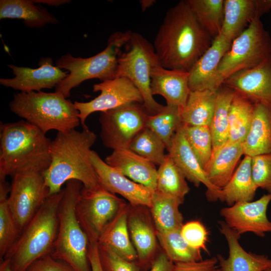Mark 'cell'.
I'll list each match as a JSON object with an SVG mask.
<instances>
[{
    "label": "cell",
    "instance_id": "30bf717a",
    "mask_svg": "<svg viewBox=\"0 0 271 271\" xmlns=\"http://www.w3.org/2000/svg\"><path fill=\"white\" fill-rule=\"evenodd\" d=\"M126 204L123 200L101 186L90 189L83 186L75 212L89 242H98L107 224Z\"/></svg>",
    "mask_w": 271,
    "mask_h": 271
},
{
    "label": "cell",
    "instance_id": "8d00e7d4",
    "mask_svg": "<svg viewBox=\"0 0 271 271\" xmlns=\"http://www.w3.org/2000/svg\"><path fill=\"white\" fill-rule=\"evenodd\" d=\"M181 229L164 232L156 231L157 239L164 252L174 263L202 260L201 250L193 248L186 242L181 235Z\"/></svg>",
    "mask_w": 271,
    "mask_h": 271
},
{
    "label": "cell",
    "instance_id": "d4e9b609",
    "mask_svg": "<svg viewBox=\"0 0 271 271\" xmlns=\"http://www.w3.org/2000/svg\"><path fill=\"white\" fill-rule=\"evenodd\" d=\"M243 155V143L227 141L212 150L211 156L204 167L210 182L222 189L229 182L241 156Z\"/></svg>",
    "mask_w": 271,
    "mask_h": 271
},
{
    "label": "cell",
    "instance_id": "681fc988",
    "mask_svg": "<svg viewBox=\"0 0 271 271\" xmlns=\"http://www.w3.org/2000/svg\"><path fill=\"white\" fill-rule=\"evenodd\" d=\"M0 271H13L10 261L8 259H2L0 263Z\"/></svg>",
    "mask_w": 271,
    "mask_h": 271
},
{
    "label": "cell",
    "instance_id": "4fadbf2b",
    "mask_svg": "<svg viewBox=\"0 0 271 271\" xmlns=\"http://www.w3.org/2000/svg\"><path fill=\"white\" fill-rule=\"evenodd\" d=\"M93 91H100L93 99L85 102L75 101L82 126L87 117L93 112H103L117 108L131 102L143 103L142 95L135 85L127 78L117 77L102 81L93 86Z\"/></svg>",
    "mask_w": 271,
    "mask_h": 271
},
{
    "label": "cell",
    "instance_id": "cb8c5ba5",
    "mask_svg": "<svg viewBox=\"0 0 271 271\" xmlns=\"http://www.w3.org/2000/svg\"><path fill=\"white\" fill-rule=\"evenodd\" d=\"M145 206H131L128 216L129 233L138 255L139 264L153 260L157 247L156 230Z\"/></svg>",
    "mask_w": 271,
    "mask_h": 271
},
{
    "label": "cell",
    "instance_id": "f907efd6",
    "mask_svg": "<svg viewBox=\"0 0 271 271\" xmlns=\"http://www.w3.org/2000/svg\"><path fill=\"white\" fill-rule=\"evenodd\" d=\"M155 1L154 0H142L140 1L141 5V8L143 11H145L147 9L149 8L153 5L155 3Z\"/></svg>",
    "mask_w": 271,
    "mask_h": 271
},
{
    "label": "cell",
    "instance_id": "f35d334b",
    "mask_svg": "<svg viewBox=\"0 0 271 271\" xmlns=\"http://www.w3.org/2000/svg\"><path fill=\"white\" fill-rule=\"evenodd\" d=\"M128 149L134 153L159 166L164 161L166 146L163 140L147 127L141 129L131 141Z\"/></svg>",
    "mask_w": 271,
    "mask_h": 271
},
{
    "label": "cell",
    "instance_id": "603a6c76",
    "mask_svg": "<svg viewBox=\"0 0 271 271\" xmlns=\"http://www.w3.org/2000/svg\"><path fill=\"white\" fill-rule=\"evenodd\" d=\"M104 161L132 181L156 190L158 170L155 165L129 149L113 150Z\"/></svg>",
    "mask_w": 271,
    "mask_h": 271
},
{
    "label": "cell",
    "instance_id": "277c9868",
    "mask_svg": "<svg viewBox=\"0 0 271 271\" xmlns=\"http://www.w3.org/2000/svg\"><path fill=\"white\" fill-rule=\"evenodd\" d=\"M63 189L49 195L3 259L13 271H27L37 260L50 254L58 228V208Z\"/></svg>",
    "mask_w": 271,
    "mask_h": 271
},
{
    "label": "cell",
    "instance_id": "4316f807",
    "mask_svg": "<svg viewBox=\"0 0 271 271\" xmlns=\"http://www.w3.org/2000/svg\"><path fill=\"white\" fill-rule=\"evenodd\" d=\"M243 155L251 157L271 154V111L261 104H255L248 133L243 143Z\"/></svg>",
    "mask_w": 271,
    "mask_h": 271
},
{
    "label": "cell",
    "instance_id": "7dc6e473",
    "mask_svg": "<svg viewBox=\"0 0 271 271\" xmlns=\"http://www.w3.org/2000/svg\"><path fill=\"white\" fill-rule=\"evenodd\" d=\"M88 258L91 271H103L98 254L97 242H89Z\"/></svg>",
    "mask_w": 271,
    "mask_h": 271
},
{
    "label": "cell",
    "instance_id": "f1b7e54d",
    "mask_svg": "<svg viewBox=\"0 0 271 271\" xmlns=\"http://www.w3.org/2000/svg\"><path fill=\"white\" fill-rule=\"evenodd\" d=\"M257 188L251 174V157L245 156L231 179L221 189L222 201L229 206L238 202L251 201Z\"/></svg>",
    "mask_w": 271,
    "mask_h": 271
},
{
    "label": "cell",
    "instance_id": "e0dca14e",
    "mask_svg": "<svg viewBox=\"0 0 271 271\" xmlns=\"http://www.w3.org/2000/svg\"><path fill=\"white\" fill-rule=\"evenodd\" d=\"M38 66L33 69L8 64L15 77L1 78L0 84L21 92L40 91L42 89L56 87L69 73L54 66L50 57L41 58Z\"/></svg>",
    "mask_w": 271,
    "mask_h": 271
},
{
    "label": "cell",
    "instance_id": "ee69618b",
    "mask_svg": "<svg viewBox=\"0 0 271 271\" xmlns=\"http://www.w3.org/2000/svg\"><path fill=\"white\" fill-rule=\"evenodd\" d=\"M27 271H74V270L65 262L54 258L50 254H48L35 261Z\"/></svg>",
    "mask_w": 271,
    "mask_h": 271
},
{
    "label": "cell",
    "instance_id": "9a60e30c",
    "mask_svg": "<svg viewBox=\"0 0 271 271\" xmlns=\"http://www.w3.org/2000/svg\"><path fill=\"white\" fill-rule=\"evenodd\" d=\"M90 159L102 188L122 196L131 206L151 207L154 190L132 181L119 173L103 161L94 151L91 152Z\"/></svg>",
    "mask_w": 271,
    "mask_h": 271
},
{
    "label": "cell",
    "instance_id": "b9f144b4",
    "mask_svg": "<svg viewBox=\"0 0 271 271\" xmlns=\"http://www.w3.org/2000/svg\"><path fill=\"white\" fill-rule=\"evenodd\" d=\"M251 174L256 188L271 193V154L251 157Z\"/></svg>",
    "mask_w": 271,
    "mask_h": 271
},
{
    "label": "cell",
    "instance_id": "d6a6232c",
    "mask_svg": "<svg viewBox=\"0 0 271 271\" xmlns=\"http://www.w3.org/2000/svg\"><path fill=\"white\" fill-rule=\"evenodd\" d=\"M254 104L245 97L234 91L229 112L228 141L243 143L251 124Z\"/></svg>",
    "mask_w": 271,
    "mask_h": 271
},
{
    "label": "cell",
    "instance_id": "6da1fadb",
    "mask_svg": "<svg viewBox=\"0 0 271 271\" xmlns=\"http://www.w3.org/2000/svg\"><path fill=\"white\" fill-rule=\"evenodd\" d=\"M213 40L186 1H181L167 12L153 46L162 67L189 72Z\"/></svg>",
    "mask_w": 271,
    "mask_h": 271
},
{
    "label": "cell",
    "instance_id": "5bb4252c",
    "mask_svg": "<svg viewBox=\"0 0 271 271\" xmlns=\"http://www.w3.org/2000/svg\"><path fill=\"white\" fill-rule=\"evenodd\" d=\"M271 193L264 194L254 201L238 202L221 209L220 215L225 223L239 235L251 232L264 237L271 232V222L266 215Z\"/></svg>",
    "mask_w": 271,
    "mask_h": 271
},
{
    "label": "cell",
    "instance_id": "484cf974",
    "mask_svg": "<svg viewBox=\"0 0 271 271\" xmlns=\"http://www.w3.org/2000/svg\"><path fill=\"white\" fill-rule=\"evenodd\" d=\"M129 209V204L120 208L105 228L97 243L108 245L127 260L136 261L138 255L130 241L127 224Z\"/></svg>",
    "mask_w": 271,
    "mask_h": 271
},
{
    "label": "cell",
    "instance_id": "f546056e",
    "mask_svg": "<svg viewBox=\"0 0 271 271\" xmlns=\"http://www.w3.org/2000/svg\"><path fill=\"white\" fill-rule=\"evenodd\" d=\"M217 91H190L185 105L181 109L182 123L191 126L210 125Z\"/></svg>",
    "mask_w": 271,
    "mask_h": 271
},
{
    "label": "cell",
    "instance_id": "816d5d0a",
    "mask_svg": "<svg viewBox=\"0 0 271 271\" xmlns=\"http://www.w3.org/2000/svg\"><path fill=\"white\" fill-rule=\"evenodd\" d=\"M264 271H271V267L268 268L264 270Z\"/></svg>",
    "mask_w": 271,
    "mask_h": 271
},
{
    "label": "cell",
    "instance_id": "e575fe53",
    "mask_svg": "<svg viewBox=\"0 0 271 271\" xmlns=\"http://www.w3.org/2000/svg\"><path fill=\"white\" fill-rule=\"evenodd\" d=\"M202 27L214 39L220 33L224 20L223 0H186Z\"/></svg>",
    "mask_w": 271,
    "mask_h": 271
},
{
    "label": "cell",
    "instance_id": "c3c4849f",
    "mask_svg": "<svg viewBox=\"0 0 271 271\" xmlns=\"http://www.w3.org/2000/svg\"><path fill=\"white\" fill-rule=\"evenodd\" d=\"M35 3H42L50 6L58 7L71 2L70 0H34Z\"/></svg>",
    "mask_w": 271,
    "mask_h": 271
},
{
    "label": "cell",
    "instance_id": "d6986e66",
    "mask_svg": "<svg viewBox=\"0 0 271 271\" xmlns=\"http://www.w3.org/2000/svg\"><path fill=\"white\" fill-rule=\"evenodd\" d=\"M231 43L221 34L213 39L210 47L189 72L190 91H217L222 86V81L218 76V68Z\"/></svg>",
    "mask_w": 271,
    "mask_h": 271
},
{
    "label": "cell",
    "instance_id": "ba28073f",
    "mask_svg": "<svg viewBox=\"0 0 271 271\" xmlns=\"http://www.w3.org/2000/svg\"><path fill=\"white\" fill-rule=\"evenodd\" d=\"M118 60L116 77L128 79L140 92L143 105L149 115H155L165 105L154 98L151 89V72L153 67L160 64L153 44L141 34L131 33Z\"/></svg>",
    "mask_w": 271,
    "mask_h": 271
},
{
    "label": "cell",
    "instance_id": "f6af8a7d",
    "mask_svg": "<svg viewBox=\"0 0 271 271\" xmlns=\"http://www.w3.org/2000/svg\"><path fill=\"white\" fill-rule=\"evenodd\" d=\"M173 271H220L217 257L198 261L175 263Z\"/></svg>",
    "mask_w": 271,
    "mask_h": 271
},
{
    "label": "cell",
    "instance_id": "9c48e42d",
    "mask_svg": "<svg viewBox=\"0 0 271 271\" xmlns=\"http://www.w3.org/2000/svg\"><path fill=\"white\" fill-rule=\"evenodd\" d=\"M271 55V36L260 19L253 21L232 41L218 68L222 81L240 71L260 64Z\"/></svg>",
    "mask_w": 271,
    "mask_h": 271
},
{
    "label": "cell",
    "instance_id": "2e32d148",
    "mask_svg": "<svg viewBox=\"0 0 271 271\" xmlns=\"http://www.w3.org/2000/svg\"><path fill=\"white\" fill-rule=\"evenodd\" d=\"M222 85L271 111V55L256 67L231 75Z\"/></svg>",
    "mask_w": 271,
    "mask_h": 271
},
{
    "label": "cell",
    "instance_id": "8992f818",
    "mask_svg": "<svg viewBox=\"0 0 271 271\" xmlns=\"http://www.w3.org/2000/svg\"><path fill=\"white\" fill-rule=\"evenodd\" d=\"M83 187L79 181L66 183L58 212L57 237L50 255L74 271H91L88 258L89 241L76 216V204Z\"/></svg>",
    "mask_w": 271,
    "mask_h": 271
},
{
    "label": "cell",
    "instance_id": "d590c367",
    "mask_svg": "<svg viewBox=\"0 0 271 271\" xmlns=\"http://www.w3.org/2000/svg\"><path fill=\"white\" fill-rule=\"evenodd\" d=\"M11 190L6 180H0V256L3 259L20 236L19 229L10 209L8 194Z\"/></svg>",
    "mask_w": 271,
    "mask_h": 271
},
{
    "label": "cell",
    "instance_id": "60d3db41",
    "mask_svg": "<svg viewBox=\"0 0 271 271\" xmlns=\"http://www.w3.org/2000/svg\"><path fill=\"white\" fill-rule=\"evenodd\" d=\"M97 246L103 271H140L136 261L125 259L106 244L97 243Z\"/></svg>",
    "mask_w": 271,
    "mask_h": 271
},
{
    "label": "cell",
    "instance_id": "44dd1931",
    "mask_svg": "<svg viewBox=\"0 0 271 271\" xmlns=\"http://www.w3.org/2000/svg\"><path fill=\"white\" fill-rule=\"evenodd\" d=\"M220 232L225 236L229 248L227 258L218 255L220 271H264L271 267L268 256L246 251L240 245V235L231 229L224 221L220 222Z\"/></svg>",
    "mask_w": 271,
    "mask_h": 271
},
{
    "label": "cell",
    "instance_id": "8fae6325",
    "mask_svg": "<svg viewBox=\"0 0 271 271\" xmlns=\"http://www.w3.org/2000/svg\"><path fill=\"white\" fill-rule=\"evenodd\" d=\"M149 115L143 104L136 102L101 112L103 145L113 150L128 149L133 138L145 127Z\"/></svg>",
    "mask_w": 271,
    "mask_h": 271
},
{
    "label": "cell",
    "instance_id": "ab89813d",
    "mask_svg": "<svg viewBox=\"0 0 271 271\" xmlns=\"http://www.w3.org/2000/svg\"><path fill=\"white\" fill-rule=\"evenodd\" d=\"M186 138L204 169L212 155V138L209 126H191L183 124Z\"/></svg>",
    "mask_w": 271,
    "mask_h": 271
},
{
    "label": "cell",
    "instance_id": "5b68a950",
    "mask_svg": "<svg viewBox=\"0 0 271 271\" xmlns=\"http://www.w3.org/2000/svg\"><path fill=\"white\" fill-rule=\"evenodd\" d=\"M11 111L46 133L65 132L79 125V111L63 94L40 91L20 92L9 103Z\"/></svg>",
    "mask_w": 271,
    "mask_h": 271
},
{
    "label": "cell",
    "instance_id": "7402d4cb",
    "mask_svg": "<svg viewBox=\"0 0 271 271\" xmlns=\"http://www.w3.org/2000/svg\"><path fill=\"white\" fill-rule=\"evenodd\" d=\"M152 95L164 97L167 105L181 109L185 105L190 90L189 72L164 68L160 64L154 65L151 72Z\"/></svg>",
    "mask_w": 271,
    "mask_h": 271
},
{
    "label": "cell",
    "instance_id": "3957f363",
    "mask_svg": "<svg viewBox=\"0 0 271 271\" xmlns=\"http://www.w3.org/2000/svg\"><path fill=\"white\" fill-rule=\"evenodd\" d=\"M0 141V180L49 167L51 140L27 121L1 123Z\"/></svg>",
    "mask_w": 271,
    "mask_h": 271
},
{
    "label": "cell",
    "instance_id": "1f68e13d",
    "mask_svg": "<svg viewBox=\"0 0 271 271\" xmlns=\"http://www.w3.org/2000/svg\"><path fill=\"white\" fill-rule=\"evenodd\" d=\"M189 187L186 179L170 155H166L157 171L156 191L174 198L183 204Z\"/></svg>",
    "mask_w": 271,
    "mask_h": 271
},
{
    "label": "cell",
    "instance_id": "7a4b0ae2",
    "mask_svg": "<svg viewBox=\"0 0 271 271\" xmlns=\"http://www.w3.org/2000/svg\"><path fill=\"white\" fill-rule=\"evenodd\" d=\"M82 127L81 131L58 132L51 141L50 164L42 173L49 195L60 192L62 185L72 180L80 181L88 189L100 187L90 159L96 136L87 125Z\"/></svg>",
    "mask_w": 271,
    "mask_h": 271
},
{
    "label": "cell",
    "instance_id": "ffe728a7",
    "mask_svg": "<svg viewBox=\"0 0 271 271\" xmlns=\"http://www.w3.org/2000/svg\"><path fill=\"white\" fill-rule=\"evenodd\" d=\"M271 10V0H225L220 33L232 42L254 20Z\"/></svg>",
    "mask_w": 271,
    "mask_h": 271
},
{
    "label": "cell",
    "instance_id": "74e56055",
    "mask_svg": "<svg viewBox=\"0 0 271 271\" xmlns=\"http://www.w3.org/2000/svg\"><path fill=\"white\" fill-rule=\"evenodd\" d=\"M182 124L181 109L166 105L158 113L148 115L145 127L156 133L164 142L167 149L173 137Z\"/></svg>",
    "mask_w": 271,
    "mask_h": 271
},
{
    "label": "cell",
    "instance_id": "4dcf8cb0",
    "mask_svg": "<svg viewBox=\"0 0 271 271\" xmlns=\"http://www.w3.org/2000/svg\"><path fill=\"white\" fill-rule=\"evenodd\" d=\"M181 204L176 199L154 191L149 209L157 232L181 229L183 217L179 209Z\"/></svg>",
    "mask_w": 271,
    "mask_h": 271
},
{
    "label": "cell",
    "instance_id": "836d02e7",
    "mask_svg": "<svg viewBox=\"0 0 271 271\" xmlns=\"http://www.w3.org/2000/svg\"><path fill=\"white\" fill-rule=\"evenodd\" d=\"M234 91L222 85L217 91L215 108L210 125L213 150L221 146L228 140L229 112Z\"/></svg>",
    "mask_w": 271,
    "mask_h": 271
},
{
    "label": "cell",
    "instance_id": "7c38bea8",
    "mask_svg": "<svg viewBox=\"0 0 271 271\" xmlns=\"http://www.w3.org/2000/svg\"><path fill=\"white\" fill-rule=\"evenodd\" d=\"M9 205L22 232L49 196L42 172H30L14 176Z\"/></svg>",
    "mask_w": 271,
    "mask_h": 271
},
{
    "label": "cell",
    "instance_id": "83f0119b",
    "mask_svg": "<svg viewBox=\"0 0 271 271\" xmlns=\"http://www.w3.org/2000/svg\"><path fill=\"white\" fill-rule=\"evenodd\" d=\"M35 4L34 0H1L0 19L23 20L26 27L32 28L58 23L47 9Z\"/></svg>",
    "mask_w": 271,
    "mask_h": 271
},
{
    "label": "cell",
    "instance_id": "7bdbcfd3",
    "mask_svg": "<svg viewBox=\"0 0 271 271\" xmlns=\"http://www.w3.org/2000/svg\"><path fill=\"white\" fill-rule=\"evenodd\" d=\"M181 233L186 242L192 247L207 251L206 244L208 232L204 225L199 221H191L183 225Z\"/></svg>",
    "mask_w": 271,
    "mask_h": 271
},
{
    "label": "cell",
    "instance_id": "ac0fdd59",
    "mask_svg": "<svg viewBox=\"0 0 271 271\" xmlns=\"http://www.w3.org/2000/svg\"><path fill=\"white\" fill-rule=\"evenodd\" d=\"M167 150L186 180L197 187L201 184L206 186V197L209 201L221 200V189L209 181L186 138L183 123L174 134Z\"/></svg>",
    "mask_w": 271,
    "mask_h": 271
},
{
    "label": "cell",
    "instance_id": "52a82bcc",
    "mask_svg": "<svg viewBox=\"0 0 271 271\" xmlns=\"http://www.w3.org/2000/svg\"><path fill=\"white\" fill-rule=\"evenodd\" d=\"M131 33L127 30L113 33L106 48L90 57H75L70 54L62 55L56 61V66L69 73L55 87V91L67 98L71 90L85 80L98 79L103 81L115 78L119 56Z\"/></svg>",
    "mask_w": 271,
    "mask_h": 271
},
{
    "label": "cell",
    "instance_id": "bcb514c9",
    "mask_svg": "<svg viewBox=\"0 0 271 271\" xmlns=\"http://www.w3.org/2000/svg\"><path fill=\"white\" fill-rule=\"evenodd\" d=\"M174 266L175 263L165 252H162L153 259L149 271H173Z\"/></svg>",
    "mask_w": 271,
    "mask_h": 271
}]
</instances>
